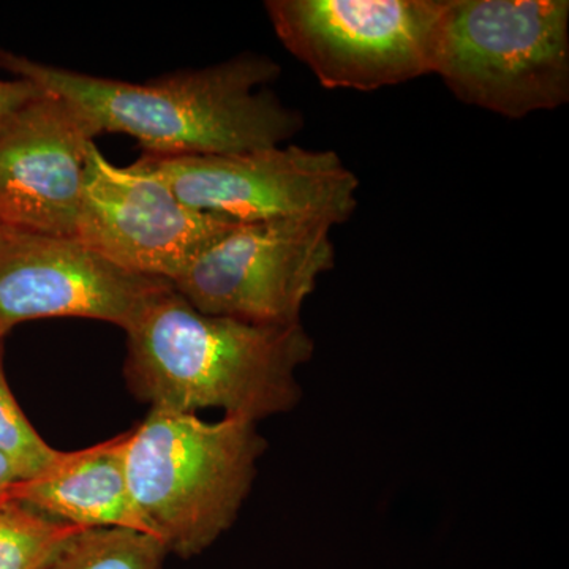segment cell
<instances>
[{
	"label": "cell",
	"instance_id": "9a60e30c",
	"mask_svg": "<svg viewBox=\"0 0 569 569\" xmlns=\"http://www.w3.org/2000/svg\"><path fill=\"white\" fill-rule=\"evenodd\" d=\"M40 92L39 86L21 80V78L0 80V119L39 96Z\"/></svg>",
	"mask_w": 569,
	"mask_h": 569
},
{
	"label": "cell",
	"instance_id": "4fadbf2b",
	"mask_svg": "<svg viewBox=\"0 0 569 569\" xmlns=\"http://www.w3.org/2000/svg\"><path fill=\"white\" fill-rule=\"evenodd\" d=\"M82 530L11 503L0 511V569H44L63 542Z\"/></svg>",
	"mask_w": 569,
	"mask_h": 569
},
{
	"label": "cell",
	"instance_id": "5b68a950",
	"mask_svg": "<svg viewBox=\"0 0 569 569\" xmlns=\"http://www.w3.org/2000/svg\"><path fill=\"white\" fill-rule=\"evenodd\" d=\"M264 9L326 89L377 91L436 69L445 0H269Z\"/></svg>",
	"mask_w": 569,
	"mask_h": 569
},
{
	"label": "cell",
	"instance_id": "e0dca14e",
	"mask_svg": "<svg viewBox=\"0 0 569 569\" xmlns=\"http://www.w3.org/2000/svg\"><path fill=\"white\" fill-rule=\"evenodd\" d=\"M6 335H2V332H0V340H6Z\"/></svg>",
	"mask_w": 569,
	"mask_h": 569
},
{
	"label": "cell",
	"instance_id": "8fae6325",
	"mask_svg": "<svg viewBox=\"0 0 569 569\" xmlns=\"http://www.w3.org/2000/svg\"><path fill=\"white\" fill-rule=\"evenodd\" d=\"M126 441L122 432L93 447L63 451L50 471L18 482L11 501L80 529H127L156 537L130 492Z\"/></svg>",
	"mask_w": 569,
	"mask_h": 569
},
{
	"label": "cell",
	"instance_id": "ac0fdd59",
	"mask_svg": "<svg viewBox=\"0 0 569 569\" xmlns=\"http://www.w3.org/2000/svg\"><path fill=\"white\" fill-rule=\"evenodd\" d=\"M2 228H3L2 224H0V230H2Z\"/></svg>",
	"mask_w": 569,
	"mask_h": 569
},
{
	"label": "cell",
	"instance_id": "7c38bea8",
	"mask_svg": "<svg viewBox=\"0 0 569 569\" xmlns=\"http://www.w3.org/2000/svg\"><path fill=\"white\" fill-rule=\"evenodd\" d=\"M162 539L127 529L82 530L63 542L44 569H163Z\"/></svg>",
	"mask_w": 569,
	"mask_h": 569
},
{
	"label": "cell",
	"instance_id": "ba28073f",
	"mask_svg": "<svg viewBox=\"0 0 569 569\" xmlns=\"http://www.w3.org/2000/svg\"><path fill=\"white\" fill-rule=\"evenodd\" d=\"M234 224L183 204L140 164L116 167L96 142L89 149L74 238L127 271L171 283Z\"/></svg>",
	"mask_w": 569,
	"mask_h": 569
},
{
	"label": "cell",
	"instance_id": "5bb4252c",
	"mask_svg": "<svg viewBox=\"0 0 569 569\" xmlns=\"http://www.w3.org/2000/svg\"><path fill=\"white\" fill-rule=\"evenodd\" d=\"M3 342L0 340V455L17 468L21 481H29L50 471L63 451L41 438L11 392L3 369Z\"/></svg>",
	"mask_w": 569,
	"mask_h": 569
},
{
	"label": "cell",
	"instance_id": "8992f818",
	"mask_svg": "<svg viewBox=\"0 0 569 569\" xmlns=\"http://www.w3.org/2000/svg\"><path fill=\"white\" fill-rule=\"evenodd\" d=\"M321 217L236 223L176 277L171 287L200 312L257 325L301 323L318 280L336 266Z\"/></svg>",
	"mask_w": 569,
	"mask_h": 569
},
{
	"label": "cell",
	"instance_id": "7a4b0ae2",
	"mask_svg": "<svg viewBox=\"0 0 569 569\" xmlns=\"http://www.w3.org/2000/svg\"><path fill=\"white\" fill-rule=\"evenodd\" d=\"M127 387L159 410L257 422L299 406L298 370L316 353L302 323L257 325L208 316L173 287L149 302L126 331Z\"/></svg>",
	"mask_w": 569,
	"mask_h": 569
},
{
	"label": "cell",
	"instance_id": "277c9868",
	"mask_svg": "<svg viewBox=\"0 0 569 569\" xmlns=\"http://www.w3.org/2000/svg\"><path fill=\"white\" fill-rule=\"evenodd\" d=\"M433 74L460 102L508 119L563 107L568 0H445Z\"/></svg>",
	"mask_w": 569,
	"mask_h": 569
},
{
	"label": "cell",
	"instance_id": "2e32d148",
	"mask_svg": "<svg viewBox=\"0 0 569 569\" xmlns=\"http://www.w3.org/2000/svg\"><path fill=\"white\" fill-rule=\"evenodd\" d=\"M20 481L17 468L11 466L10 460L6 456L0 455V511L13 503L11 501V492H13L14 486Z\"/></svg>",
	"mask_w": 569,
	"mask_h": 569
},
{
	"label": "cell",
	"instance_id": "6da1fadb",
	"mask_svg": "<svg viewBox=\"0 0 569 569\" xmlns=\"http://www.w3.org/2000/svg\"><path fill=\"white\" fill-rule=\"evenodd\" d=\"M0 67L61 96L97 134L132 137L144 156H224L283 146L305 118L269 89L280 66L244 52L146 82L111 80L37 62L0 48Z\"/></svg>",
	"mask_w": 569,
	"mask_h": 569
},
{
	"label": "cell",
	"instance_id": "9c48e42d",
	"mask_svg": "<svg viewBox=\"0 0 569 569\" xmlns=\"http://www.w3.org/2000/svg\"><path fill=\"white\" fill-rule=\"evenodd\" d=\"M171 283L134 274L80 239L0 230V332L40 318H88L123 331Z\"/></svg>",
	"mask_w": 569,
	"mask_h": 569
},
{
	"label": "cell",
	"instance_id": "3957f363",
	"mask_svg": "<svg viewBox=\"0 0 569 569\" xmlns=\"http://www.w3.org/2000/svg\"><path fill=\"white\" fill-rule=\"evenodd\" d=\"M266 447L257 422L238 417L208 422L151 408L127 430L130 492L168 553L200 556L231 529Z\"/></svg>",
	"mask_w": 569,
	"mask_h": 569
},
{
	"label": "cell",
	"instance_id": "52a82bcc",
	"mask_svg": "<svg viewBox=\"0 0 569 569\" xmlns=\"http://www.w3.org/2000/svg\"><path fill=\"white\" fill-rule=\"evenodd\" d=\"M183 204L234 223L321 217L347 223L358 208L359 181L335 151L276 146L224 156H142Z\"/></svg>",
	"mask_w": 569,
	"mask_h": 569
},
{
	"label": "cell",
	"instance_id": "30bf717a",
	"mask_svg": "<svg viewBox=\"0 0 569 569\" xmlns=\"http://www.w3.org/2000/svg\"><path fill=\"white\" fill-rule=\"evenodd\" d=\"M97 134L73 103L41 89L0 119V224L77 234L86 162Z\"/></svg>",
	"mask_w": 569,
	"mask_h": 569
}]
</instances>
